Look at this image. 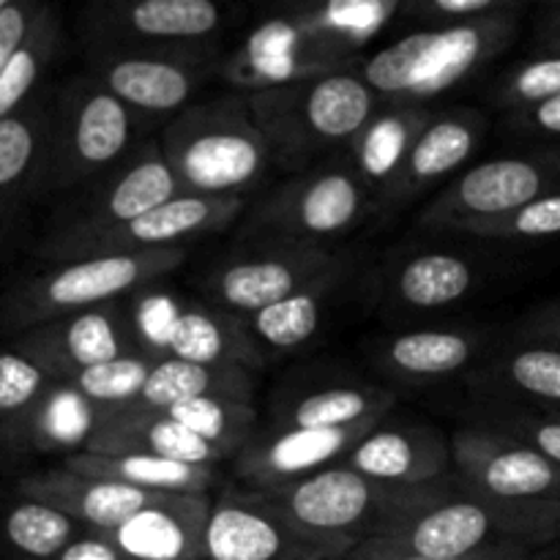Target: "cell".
<instances>
[{"label": "cell", "instance_id": "5bb4252c", "mask_svg": "<svg viewBox=\"0 0 560 560\" xmlns=\"http://www.w3.org/2000/svg\"><path fill=\"white\" fill-rule=\"evenodd\" d=\"M82 452L102 454V457L145 454V457L206 465V468H217L222 459H235V452L186 430L167 413L135 408L98 410V419L93 421Z\"/></svg>", "mask_w": 560, "mask_h": 560}, {"label": "cell", "instance_id": "cb8c5ba5", "mask_svg": "<svg viewBox=\"0 0 560 560\" xmlns=\"http://www.w3.org/2000/svg\"><path fill=\"white\" fill-rule=\"evenodd\" d=\"M481 140V118L470 109L432 115L430 124L416 140L397 184L383 206H402L441 184L446 175L463 167Z\"/></svg>", "mask_w": 560, "mask_h": 560}, {"label": "cell", "instance_id": "83f0119b", "mask_svg": "<svg viewBox=\"0 0 560 560\" xmlns=\"http://www.w3.org/2000/svg\"><path fill=\"white\" fill-rule=\"evenodd\" d=\"M170 359L208 366H244L257 372L262 359L249 331L238 328L230 315L208 306L175 312L167 328Z\"/></svg>", "mask_w": 560, "mask_h": 560}, {"label": "cell", "instance_id": "6da1fadb", "mask_svg": "<svg viewBox=\"0 0 560 560\" xmlns=\"http://www.w3.org/2000/svg\"><path fill=\"white\" fill-rule=\"evenodd\" d=\"M560 539V501H503L465 490L399 534L361 541L345 560H452L495 545L545 547Z\"/></svg>", "mask_w": 560, "mask_h": 560}, {"label": "cell", "instance_id": "7a4b0ae2", "mask_svg": "<svg viewBox=\"0 0 560 560\" xmlns=\"http://www.w3.org/2000/svg\"><path fill=\"white\" fill-rule=\"evenodd\" d=\"M457 492V476L432 485H388L348 465H334L295 485L268 490L266 495L312 534L353 541L359 547L361 541L399 534Z\"/></svg>", "mask_w": 560, "mask_h": 560}, {"label": "cell", "instance_id": "ffe728a7", "mask_svg": "<svg viewBox=\"0 0 560 560\" xmlns=\"http://www.w3.org/2000/svg\"><path fill=\"white\" fill-rule=\"evenodd\" d=\"M211 501V495H164L107 536L131 560H206Z\"/></svg>", "mask_w": 560, "mask_h": 560}, {"label": "cell", "instance_id": "30bf717a", "mask_svg": "<svg viewBox=\"0 0 560 560\" xmlns=\"http://www.w3.org/2000/svg\"><path fill=\"white\" fill-rule=\"evenodd\" d=\"M448 443L465 490L503 501H560V468L528 443L481 424L457 430Z\"/></svg>", "mask_w": 560, "mask_h": 560}, {"label": "cell", "instance_id": "9a60e30c", "mask_svg": "<svg viewBox=\"0 0 560 560\" xmlns=\"http://www.w3.org/2000/svg\"><path fill=\"white\" fill-rule=\"evenodd\" d=\"M131 109L102 85L71 91L60 124V178L80 180L109 167L131 142Z\"/></svg>", "mask_w": 560, "mask_h": 560}, {"label": "cell", "instance_id": "ab89813d", "mask_svg": "<svg viewBox=\"0 0 560 560\" xmlns=\"http://www.w3.org/2000/svg\"><path fill=\"white\" fill-rule=\"evenodd\" d=\"M459 233L476 235L487 241H545L560 235V195L541 197V200L528 202L520 211L506 213V217L490 219V222L468 224Z\"/></svg>", "mask_w": 560, "mask_h": 560}, {"label": "cell", "instance_id": "7c38bea8", "mask_svg": "<svg viewBox=\"0 0 560 560\" xmlns=\"http://www.w3.org/2000/svg\"><path fill=\"white\" fill-rule=\"evenodd\" d=\"M244 211V197H200L178 195L175 200L118 224L113 230L77 238H58V255L63 260H88L104 255H131L151 249H180V244L197 235L228 228Z\"/></svg>", "mask_w": 560, "mask_h": 560}, {"label": "cell", "instance_id": "1f68e13d", "mask_svg": "<svg viewBox=\"0 0 560 560\" xmlns=\"http://www.w3.org/2000/svg\"><path fill=\"white\" fill-rule=\"evenodd\" d=\"M394 408V394L383 388L342 386L323 388L301 397L284 413L282 427L295 430H345V427L364 424V421H383Z\"/></svg>", "mask_w": 560, "mask_h": 560}, {"label": "cell", "instance_id": "f35d334b", "mask_svg": "<svg viewBox=\"0 0 560 560\" xmlns=\"http://www.w3.org/2000/svg\"><path fill=\"white\" fill-rule=\"evenodd\" d=\"M495 104L506 113L536 107L560 96V55L547 52L525 60L495 85Z\"/></svg>", "mask_w": 560, "mask_h": 560}, {"label": "cell", "instance_id": "44dd1931", "mask_svg": "<svg viewBox=\"0 0 560 560\" xmlns=\"http://www.w3.org/2000/svg\"><path fill=\"white\" fill-rule=\"evenodd\" d=\"M20 492L31 498V501L60 509L71 520L91 528L93 534L104 536L118 530L126 520H131L137 512H142L145 506L164 498L156 495V492H142L135 490V487L115 485V481L88 479V476H80L66 468L31 476V479L22 481Z\"/></svg>", "mask_w": 560, "mask_h": 560}, {"label": "cell", "instance_id": "f907efd6", "mask_svg": "<svg viewBox=\"0 0 560 560\" xmlns=\"http://www.w3.org/2000/svg\"><path fill=\"white\" fill-rule=\"evenodd\" d=\"M5 5H9V0H0V11H3Z\"/></svg>", "mask_w": 560, "mask_h": 560}, {"label": "cell", "instance_id": "d590c367", "mask_svg": "<svg viewBox=\"0 0 560 560\" xmlns=\"http://www.w3.org/2000/svg\"><path fill=\"white\" fill-rule=\"evenodd\" d=\"M153 364L145 355H120V359L107 361V364L91 366L77 375H71L69 386L80 394L82 399L96 405L98 410L124 408L140 397Z\"/></svg>", "mask_w": 560, "mask_h": 560}, {"label": "cell", "instance_id": "8fae6325", "mask_svg": "<svg viewBox=\"0 0 560 560\" xmlns=\"http://www.w3.org/2000/svg\"><path fill=\"white\" fill-rule=\"evenodd\" d=\"M345 266L348 260L326 246L284 244L277 252L230 260L211 273L206 288L222 310L249 317L328 279H342Z\"/></svg>", "mask_w": 560, "mask_h": 560}, {"label": "cell", "instance_id": "60d3db41", "mask_svg": "<svg viewBox=\"0 0 560 560\" xmlns=\"http://www.w3.org/2000/svg\"><path fill=\"white\" fill-rule=\"evenodd\" d=\"M481 427L506 432L528 443L560 468V416L523 408V405H492L481 410Z\"/></svg>", "mask_w": 560, "mask_h": 560}, {"label": "cell", "instance_id": "e0dca14e", "mask_svg": "<svg viewBox=\"0 0 560 560\" xmlns=\"http://www.w3.org/2000/svg\"><path fill=\"white\" fill-rule=\"evenodd\" d=\"M405 9L402 0H331L295 5L282 22L312 60L350 66L348 55L370 44Z\"/></svg>", "mask_w": 560, "mask_h": 560}, {"label": "cell", "instance_id": "7402d4cb", "mask_svg": "<svg viewBox=\"0 0 560 560\" xmlns=\"http://www.w3.org/2000/svg\"><path fill=\"white\" fill-rule=\"evenodd\" d=\"M22 348L27 359L36 361L47 375L63 381L82 370L129 355L118 317L104 310L66 315L63 320L33 331Z\"/></svg>", "mask_w": 560, "mask_h": 560}, {"label": "cell", "instance_id": "681fc988", "mask_svg": "<svg viewBox=\"0 0 560 560\" xmlns=\"http://www.w3.org/2000/svg\"><path fill=\"white\" fill-rule=\"evenodd\" d=\"M530 558V547L525 545H495L490 550H481L474 552V556H465V558H452V560H528Z\"/></svg>", "mask_w": 560, "mask_h": 560}, {"label": "cell", "instance_id": "ba28073f", "mask_svg": "<svg viewBox=\"0 0 560 560\" xmlns=\"http://www.w3.org/2000/svg\"><path fill=\"white\" fill-rule=\"evenodd\" d=\"M184 260V246L180 249H151L74 260L27 284L16 301L14 312L22 323L88 312L175 271Z\"/></svg>", "mask_w": 560, "mask_h": 560}, {"label": "cell", "instance_id": "74e56055", "mask_svg": "<svg viewBox=\"0 0 560 560\" xmlns=\"http://www.w3.org/2000/svg\"><path fill=\"white\" fill-rule=\"evenodd\" d=\"M55 44H58V25H55V20L38 16L27 42L16 49L9 66L0 71V118H9V115L16 113L22 98L36 85L47 60L52 58Z\"/></svg>", "mask_w": 560, "mask_h": 560}, {"label": "cell", "instance_id": "f1b7e54d", "mask_svg": "<svg viewBox=\"0 0 560 560\" xmlns=\"http://www.w3.org/2000/svg\"><path fill=\"white\" fill-rule=\"evenodd\" d=\"M252 392H255V372L244 366H208L180 359H162L153 364L140 397L124 408L164 413L175 405L202 397L252 402Z\"/></svg>", "mask_w": 560, "mask_h": 560}, {"label": "cell", "instance_id": "5b68a950", "mask_svg": "<svg viewBox=\"0 0 560 560\" xmlns=\"http://www.w3.org/2000/svg\"><path fill=\"white\" fill-rule=\"evenodd\" d=\"M246 102L273 159L304 164L328 148L353 145L381 98L359 71L339 69L315 80L246 93Z\"/></svg>", "mask_w": 560, "mask_h": 560}, {"label": "cell", "instance_id": "2e32d148", "mask_svg": "<svg viewBox=\"0 0 560 560\" xmlns=\"http://www.w3.org/2000/svg\"><path fill=\"white\" fill-rule=\"evenodd\" d=\"M200 60L195 55L126 52L107 55L96 63V80L104 91L140 113H184L200 85Z\"/></svg>", "mask_w": 560, "mask_h": 560}, {"label": "cell", "instance_id": "c3c4849f", "mask_svg": "<svg viewBox=\"0 0 560 560\" xmlns=\"http://www.w3.org/2000/svg\"><path fill=\"white\" fill-rule=\"evenodd\" d=\"M536 44H539L541 55H560V0L558 3H547L539 11V20H536Z\"/></svg>", "mask_w": 560, "mask_h": 560}, {"label": "cell", "instance_id": "ac0fdd59", "mask_svg": "<svg viewBox=\"0 0 560 560\" xmlns=\"http://www.w3.org/2000/svg\"><path fill=\"white\" fill-rule=\"evenodd\" d=\"M98 25L118 42H140L137 52L178 55L222 27V9L211 0H140L113 5Z\"/></svg>", "mask_w": 560, "mask_h": 560}, {"label": "cell", "instance_id": "b9f144b4", "mask_svg": "<svg viewBox=\"0 0 560 560\" xmlns=\"http://www.w3.org/2000/svg\"><path fill=\"white\" fill-rule=\"evenodd\" d=\"M38 126L27 115L0 118V191L14 186L38 153Z\"/></svg>", "mask_w": 560, "mask_h": 560}, {"label": "cell", "instance_id": "ee69618b", "mask_svg": "<svg viewBox=\"0 0 560 560\" xmlns=\"http://www.w3.org/2000/svg\"><path fill=\"white\" fill-rule=\"evenodd\" d=\"M509 129L520 137L560 142V96L520 113H509Z\"/></svg>", "mask_w": 560, "mask_h": 560}, {"label": "cell", "instance_id": "603a6c76", "mask_svg": "<svg viewBox=\"0 0 560 560\" xmlns=\"http://www.w3.org/2000/svg\"><path fill=\"white\" fill-rule=\"evenodd\" d=\"M178 195H184L178 175L162 156V148L153 145L151 151H142L135 162L126 164L124 173L109 180V186H104L102 195L91 202L85 217L60 238L104 233L175 200Z\"/></svg>", "mask_w": 560, "mask_h": 560}, {"label": "cell", "instance_id": "4316f807", "mask_svg": "<svg viewBox=\"0 0 560 560\" xmlns=\"http://www.w3.org/2000/svg\"><path fill=\"white\" fill-rule=\"evenodd\" d=\"M476 388L492 397L514 399V405L560 416V348L523 345L495 355L470 377Z\"/></svg>", "mask_w": 560, "mask_h": 560}, {"label": "cell", "instance_id": "8992f818", "mask_svg": "<svg viewBox=\"0 0 560 560\" xmlns=\"http://www.w3.org/2000/svg\"><path fill=\"white\" fill-rule=\"evenodd\" d=\"M202 550L206 560H345L355 545L312 534L266 492L222 487L211 501Z\"/></svg>", "mask_w": 560, "mask_h": 560}, {"label": "cell", "instance_id": "484cf974", "mask_svg": "<svg viewBox=\"0 0 560 560\" xmlns=\"http://www.w3.org/2000/svg\"><path fill=\"white\" fill-rule=\"evenodd\" d=\"M66 470L98 481L135 487L156 495H211L222 487V474L206 465L173 463V459L145 457V454H126V457H102V454L77 452L63 459Z\"/></svg>", "mask_w": 560, "mask_h": 560}, {"label": "cell", "instance_id": "9c48e42d", "mask_svg": "<svg viewBox=\"0 0 560 560\" xmlns=\"http://www.w3.org/2000/svg\"><path fill=\"white\" fill-rule=\"evenodd\" d=\"M370 197L355 170H320L271 191L246 230L277 235L284 244L320 246V241L355 228L370 208Z\"/></svg>", "mask_w": 560, "mask_h": 560}, {"label": "cell", "instance_id": "52a82bcc", "mask_svg": "<svg viewBox=\"0 0 560 560\" xmlns=\"http://www.w3.org/2000/svg\"><path fill=\"white\" fill-rule=\"evenodd\" d=\"M550 195H560V142L465 170L421 211V224L459 233Z\"/></svg>", "mask_w": 560, "mask_h": 560}, {"label": "cell", "instance_id": "3957f363", "mask_svg": "<svg viewBox=\"0 0 560 560\" xmlns=\"http://www.w3.org/2000/svg\"><path fill=\"white\" fill-rule=\"evenodd\" d=\"M159 148L186 195L200 197H244L273 162L246 96L186 107Z\"/></svg>", "mask_w": 560, "mask_h": 560}, {"label": "cell", "instance_id": "7bdbcfd3", "mask_svg": "<svg viewBox=\"0 0 560 560\" xmlns=\"http://www.w3.org/2000/svg\"><path fill=\"white\" fill-rule=\"evenodd\" d=\"M405 11H410L421 22H438V27H454L523 11V5H520V0H421V3L408 5Z\"/></svg>", "mask_w": 560, "mask_h": 560}, {"label": "cell", "instance_id": "bcb514c9", "mask_svg": "<svg viewBox=\"0 0 560 560\" xmlns=\"http://www.w3.org/2000/svg\"><path fill=\"white\" fill-rule=\"evenodd\" d=\"M520 337L528 345H556L560 348V299L534 312L520 328Z\"/></svg>", "mask_w": 560, "mask_h": 560}, {"label": "cell", "instance_id": "f546056e", "mask_svg": "<svg viewBox=\"0 0 560 560\" xmlns=\"http://www.w3.org/2000/svg\"><path fill=\"white\" fill-rule=\"evenodd\" d=\"M474 355L476 339L463 331H408L386 339L377 350L383 366L410 381L454 375Z\"/></svg>", "mask_w": 560, "mask_h": 560}, {"label": "cell", "instance_id": "8d00e7d4", "mask_svg": "<svg viewBox=\"0 0 560 560\" xmlns=\"http://www.w3.org/2000/svg\"><path fill=\"white\" fill-rule=\"evenodd\" d=\"M47 372L25 353H0V432L25 435L42 402Z\"/></svg>", "mask_w": 560, "mask_h": 560}, {"label": "cell", "instance_id": "d6986e66", "mask_svg": "<svg viewBox=\"0 0 560 560\" xmlns=\"http://www.w3.org/2000/svg\"><path fill=\"white\" fill-rule=\"evenodd\" d=\"M339 465L388 485H432L448 479L452 443L424 424L375 427Z\"/></svg>", "mask_w": 560, "mask_h": 560}, {"label": "cell", "instance_id": "e575fe53", "mask_svg": "<svg viewBox=\"0 0 560 560\" xmlns=\"http://www.w3.org/2000/svg\"><path fill=\"white\" fill-rule=\"evenodd\" d=\"M164 413L178 421V424H184L186 430L197 432L206 441L230 448L235 454L255 438L257 410L252 408V402L202 397L175 405V408L164 410Z\"/></svg>", "mask_w": 560, "mask_h": 560}, {"label": "cell", "instance_id": "277c9868", "mask_svg": "<svg viewBox=\"0 0 560 560\" xmlns=\"http://www.w3.org/2000/svg\"><path fill=\"white\" fill-rule=\"evenodd\" d=\"M520 11L454 27H427L377 49L359 74L377 98L392 104H424L452 91L476 69L490 63L514 42Z\"/></svg>", "mask_w": 560, "mask_h": 560}, {"label": "cell", "instance_id": "7dc6e473", "mask_svg": "<svg viewBox=\"0 0 560 560\" xmlns=\"http://www.w3.org/2000/svg\"><path fill=\"white\" fill-rule=\"evenodd\" d=\"M55 560H131L126 558L118 547L109 541V536L104 534H85L80 539L71 541L63 552Z\"/></svg>", "mask_w": 560, "mask_h": 560}, {"label": "cell", "instance_id": "f6af8a7d", "mask_svg": "<svg viewBox=\"0 0 560 560\" xmlns=\"http://www.w3.org/2000/svg\"><path fill=\"white\" fill-rule=\"evenodd\" d=\"M38 16L27 3H9L0 11V71L9 66L16 49L27 42Z\"/></svg>", "mask_w": 560, "mask_h": 560}, {"label": "cell", "instance_id": "4dcf8cb0", "mask_svg": "<svg viewBox=\"0 0 560 560\" xmlns=\"http://www.w3.org/2000/svg\"><path fill=\"white\" fill-rule=\"evenodd\" d=\"M476 288V271L465 257L427 252L408 257L394 273V295L410 310H443Z\"/></svg>", "mask_w": 560, "mask_h": 560}, {"label": "cell", "instance_id": "4fadbf2b", "mask_svg": "<svg viewBox=\"0 0 560 560\" xmlns=\"http://www.w3.org/2000/svg\"><path fill=\"white\" fill-rule=\"evenodd\" d=\"M383 421L345 427V430H295L279 427L277 432L252 438L235 454V474L252 490H279L320 470L342 463L375 427Z\"/></svg>", "mask_w": 560, "mask_h": 560}, {"label": "cell", "instance_id": "816d5d0a", "mask_svg": "<svg viewBox=\"0 0 560 560\" xmlns=\"http://www.w3.org/2000/svg\"><path fill=\"white\" fill-rule=\"evenodd\" d=\"M556 560H560V550H558V552H556Z\"/></svg>", "mask_w": 560, "mask_h": 560}, {"label": "cell", "instance_id": "d4e9b609", "mask_svg": "<svg viewBox=\"0 0 560 560\" xmlns=\"http://www.w3.org/2000/svg\"><path fill=\"white\" fill-rule=\"evenodd\" d=\"M430 118L432 113L424 104H386V107H377L364 131L355 137L353 170L361 184L370 189V195H375L381 202L397 184L399 173Z\"/></svg>", "mask_w": 560, "mask_h": 560}, {"label": "cell", "instance_id": "836d02e7", "mask_svg": "<svg viewBox=\"0 0 560 560\" xmlns=\"http://www.w3.org/2000/svg\"><path fill=\"white\" fill-rule=\"evenodd\" d=\"M80 523L60 509L25 498L3 520V534L20 556L31 560H55L74 541Z\"/></svg>", "mask_w": 560, "mask_h": 560}, {"label": "cell", "instance_id": "d6a6232c", "mask_svg": "<svg viewBox=\"0 0 560 560\" xmlns=\"http://www.w3.org/2000/svg\"><path fill=\"white\" fill-rule=\"evenodd\" d=\"M337 282L339 279H328V282L290 295L257 315H249L252 339H260L262 345L277 350H293L310 342L320 328L323 299L337 288Z\"/></svg>", "mask_w": 560, "mask_h": 560}]
</instances>
